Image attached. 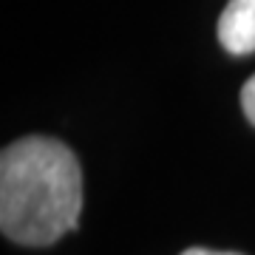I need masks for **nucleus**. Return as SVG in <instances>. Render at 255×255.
<instances>
[{
	"mask_svg": "<svg viewBox=\"0 0 255 255\" xmlns=\"http://www.w3.org/2000/svg\"><path fill=\"white\" fill-rule=\"evenodd\" d=\"M82 170L71 147L48 136L11 142L0 156V230L26 247H46L77 227Z\"/></svg>",
	"mask_w": 255,
	"mask_h": 255,
	"instance_id": "f257e3e1",
	"label": "nucleus"
},
{
	"mask_svg": "<svg viewBox=\"0 0 255 255\" xmlns=\"http://www.w3.org/2000/svg\"><path fill=\"white\" fill-rule=\"evenodd\" d=\"M219 40L230 54L255 51V0H230L219 20Z\"/></svg>",
	"mask_w": 255,
	"mask_h": 255,
	"instance_id": "f03ea898",
	"label": "nucleus"
},
{
	"mask_svg": "<svg viewBox=\"0 0 255 255\" xmlns=\"http://www.w3.org/2000/svg\"><path fill=\"white\" fill-rule=\"evenodd\" d=\"M241 108H244V117L255 125V74L247 80L244 91H241Z\"/></svg>",
	"mask_w": 255,
	"mask_h": 255,
	"instance_id": "7ed1b4c3",
	"label": "nucleus"
},
{
	"mask_svg": "<svg viewBox=\"0 0 255 255\" xmlns=\"http://www.w3.org/2000/svg\"><path fill=\"white\" fill-rule=\"evenodd\" d=\"M182 255H241V253H224V250H207V247H190Z\"/></svg>",
	"mask_w": 255,
	"mask_h": 255,
	"instance_id": "20e7f679",
	"label": "nucleus"
}]
</instances>
